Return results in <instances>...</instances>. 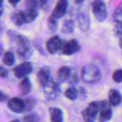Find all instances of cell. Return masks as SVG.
Wrapping results in <instances>:
<instances>
[{"mask_svg":"<svg viewBox=\"0 0 122 122\" xmlns=\"http://www.w3.org/2000/svg\"><path fill=\"white\" fill-rule=\"evenodd\" d=\"M7 35L12 41L16 42L17 45V52L19 56L24 59H27L32 56V49L27 38L12 30L8 31Z\"/></svg>","mask_w":122,"mask_h":122,"instance_id":"1","label":"cell"},{"mask_svg":"<svg viewBox=\"0 0 122 122\" xmlns=\"http://www.w3.org/2000/svg\"><path fill=\"white\" fill-rule=\"evenodd\" d=\"M101 72L94 65H86L81 71V79L88 84H93L101 79Z\"/></svg>","mask_w":122,"mask_h":122,"instance_id":"2","label":"cell"},{"mask_svg":"<svg viewBox=\"0 0 122 122\" xmlns=\"http://www.w3.org/2000/svg\"><path fill=\"white\" fill-rule=\"evenodd\" d=\"M101 109V102H92L82 112L83 120L86 122H93L96 119Z\"/></svg>","mask_w":122,"mask_h":122,"instance_id":"3","label":"cell"},{"mask_svg":"<svg viewBox=\"0 0 122 122\" xmlns=\"http://www.w3.org/2000/svg\"><path fill=\"white\" fill-rule=\"evenodd\" d=\"M92 10L97 21L103 22L106 19L108 16V11L104 1L94 0L92 3Z\"/></svg>","mask_w":122,"mask_h":122,"instance_id":"4","label":"cell"},{"mask_svg":"<svg viewBox=\"0 0 122 122\" xmlns=\"http://www.w3.org/2000/svg\"><path fill=\"white\" fill-rule=\"evenodd\" d=\"M42 87H43L45 95L48 100H54L58 97V96L60 92V88L59 84L55 81L52 78Z\"/></svg>","mask_w":122,"mask_h":122,"instance_id":"5","label":"cell"},{"mask_svg":"<svg viewBox=\"0 0 122 122\" xmlns=\"http://www.w3.org/2000/svg\"><path fill=\"white\" fill-rule=\"evenodd\" d=\"M14 74L17 79H23L32 71V65L30 62H23L14 68Z\"/></svg>","mask_w":122,"mask_h":122,"instance_id":"6","label":"cell"},{"mask_svg":"<svg viewBox=\"0 0 122 122\" xmlns=\"http://www.w3.org/2000/svg\"><path fill=\"white\" fill-rule=\"evenodd\" d=\"M81 49V46L77 40L70 39L65 43H63V45L61 48L62 54L64 55H72L78 52Z\"/></svg>","mask_w":122,"mask_h":122,"instance_id":"7","label":"cell"},{"mask_svg":"<svg viewBox=\"0 0 122 122\" xmlns=\"http://www.w3.org/2000/svg\"><path fill=\"white\" fill-rule=\"evenodd\" d=\"M63 45V41L58 36H55L51 37L46 44V48L47 51L50 54H55L58 51L61 50Z\"/></svg>","mask_w":122,"mask_h":122,"instance_id":"8","label":"cell"},{"mask_svg":"<svg viewBox=\"0 0 122 122\" xmlns=\"http://www.w3.org/2000/svg\"><path fill=\"white\" fill-rule=\"evenodd\" d=\"M8 108L13 112L20 114L24 112L25 106L24 102L19 97H13L8 100L7 103Z\"/></svg>","mask_w":122,"mask_h":122,"instance_id":"9","label":"cell"},{"mask_svg":"<svg viewBox=\"0 0 122 122\" xmlns=\"http://www.w3.org/2000/svg\"><path fill=\"white\" fill-rule=\"evenodd\" d=\"M112 110L110 107V103L107 101L101 102V109L99 120L100 122H107L109 121L112 117Z\"/></svg>","mask_w":122,"mask_h":122,"instance_id":"10","label":"cell"},{"mask_svg":"<svg viewBox=\"0 0 122 122\" xmlns=\"http://www.w3.org/2000/svg\"><path fill=\"white\" fill-rule=\"evenodd\" d=\"M37 77L39 84L42 86H44L51 79V74H50V68L47 66H44L42 68H40L37 72Z\"/></svg>","mask_w":122,"mask_h":122,"instance_id":"11","label":"cell"},{"mask_svg":"<svg viewBox=\"0 0 122 122\" xmlns=\"http://www.w3.org/2000/svg\"><path fill=\"white\" fill-rule=\"evenodd\" d=\"M68 6V2L67 0H59L52 13V15L57 19L62 18L66 13Z\"/></svg>","mask_w":122,"mask_h":122,"instance_id":"12","label":"cell"},{"mask_svg":"<svg viewBox=\"0 0 122 122\" xmlns=\"http://www.w3.org/2000/svg\"><path fill=\"white\" fill-rule=\"evenodd\" d=\"M78 24L80 29L83 31H87L90 28L91 20L88 13H81L78 16Z\"/></svg>","mask_w":122,"mask_h":122,"instance_id":"13","label":"cell"},{"mask_svg":"<svg viewBox=\"0 0 122 122\" xmlns=\"http://www.w3.org/2000/svg\"><path fill=\"white\" fill-rule=\"evenodd\" d=\"M109 102L111 106H119L122 102V96L120 92L114 89H112L109 92Z\"/></svg>","mask_w":122,"mask_h":122,"instance_id":"14","label":"cell"},{"mask_svg":"<svg viewBox=\"0 0 122 122\" xmlns=\"http://www.w3.org/2000/svg\"><path fill=\"white\" fill-rule=\"evenodd\" d=\"M48 0H25V6L28 9H42L47 4Z\"/></svg>","mask_w":122,"mask_h":122,"instance_id":"15","label":"cell"},{"mask_svg":"<svg viewBox=\"0 0 122 122\" xmlns=\"http://www.w3.org/2000/svg\"><path fill=\"white\" fill-rule=\"evenodd\" d=\"M11 20L17 26H20L25 24L23 12L21 10H15L11 14Z\"/></svg>","mask_w":122,"mask_h":122,"instance_id":"16","label":"cell"},{"mask_svg":"<svg viewBox=\"0 0 122 122\" xmlns=\"http://www.w3.org/2000/svg\"><path fill=\"white\" fill-rule=\"evenodd\" d=\"M23 15H24V22L25 24H29L32 22L36 19V18L38 16V13L36 9H28L22 11Z\"/></svg>","mask_w":122,"mask_h":122,"instance_id":"17","label":"cell"},{"mask_svg":"<svg viewBox=\"0 0 122 122\" xmlns=\"http://www.w3.org/2000/svg\"><path fill=\"white\" fill-rule=\"evenodd\" d=\"M50 120L52 122H61L63 120V114L61 109L55 107L50 108Z\"/></svg>","mask_w":122,"mask_h":122,"instance_id":"18","label":"cell"},{"mask_svg":"<svg viewBox=\"0 0 122 122\" xmlns=\"http://www.w3.org/2000/svg\"><path fill=\"white\" fill-rule=\"evenodd\" d=\"M19 89L22 95H27L31 92L32 84L29 79L27 76L24 77L19 84Z\"/></svg>","mask_w":122,"mask_h":122,"instance_id":"19","label":"cell"},{"mask_svg":"<svg viewBox=\"0 0 122 122\" xmlns=\"http://www.w3.org/2000/svg\"><path fill=\"white\" fill-rule=\"evenodd\" d=\"M71 75V70L68 66H62L58 71V79L60 82L68 80Z\"/></svg>","mask_w":122,"mask_h":122,"instance_id":"20","label":"cell"},{"mask_svg":"<svg viewBox=\"0 0 122 122\" xmlns=\"http://www.w3.org/2000/svg\"><path fill=\"white\" fill-rule=\"evenodd\" d=\"M74 29H75L74 21L72 19H67L64 21V23L63 24L61 31H62V33H63L65 34H70L74 31Z\"/></svg>","mask_w":122,"mask_h":122,"instance_id":"21","label":"cell"},{"mask_svg":"<svg viewBox=\"0 0 122 122\" xmlns=\"http://www.w3.org/2000/svg\"><path fill=\"white\" fill-rule=\"evenodd\" d=\"M3 63L8 66H12L14 65L15 62V58L12 52L11 51H6L3 56Z\"/></svg>","mask_w":122,"mask_h":122,"instance_id":"22","label":"cell"},{"mask_svg":"<svg viewBox=\"0 0 122 122\" xmlns=\"http://www.w3.org/2000/svg\"><path fill=\"white\" fill-rule=\"evenodd\" d=\"M64 94H65V97L68 98V99H70L71 101H74L77 99V97L78 96V90L76 89V88H75L74 86H70L65 90Z\"/></svg>","mask_w":122,"mask_h":122,"instance_id":"23","label":"cell"},{"mask_svg":"<svg viewBox=\"0 0 122 122\" xmlns=\"http://www.w3.org/2000/svg\"><path fill=\"white\" fill-rule=\"evenodd\" d=\"M47 26L50 31L52 32L56 31L58 28V22L57 21V18H55L52 15L49 16L47 19Z\"/></svg>","mask_w":122,"mask_h":122,"instance_id":"24","label":"cell"},{"mask_svg":"<svg viewBox=\"0 0 122 122\" xmlns=\"http://www.w3.org/2000/svg\"><path fill=\"white\" fill-rule=\"evenodd\" d=\"M24 106H25V109H24V112H30L32 111L34 107H35V104H36V101L35 99L33 98H26L24 99Z\"/></svg>","mask_w":122,"mask_h":122,"instance_id":"25","label":"cell"},{"mask_svg":"<svg viewBox=\"0 0 122 122\" xmlns=\"http://www.w3.org/2000/svg\"><path fill=\"white\" fill-rule=\"evenodd\" d=\"M114 20L115 21H122V2L116 7L113 15Z\"/></svg>","mask_w":122,"mask_h":122,"instance_id":"26","label":"cell"},{"mask_svg":"<svg viewBox=\"0 0 122 122\" xmlns=\"http://www.w3.org/2000/svg\"><path fill=\"white\" fill-rule=\"evenodd\" d=\"M23 121L27 122H36L40 121L39 116L36 114H30L23 118Z\"/></svg>","mask_w":122,"mask_h":122,"instance_id":"27","label":"cell"},{"mask_svg":"<svg viewBox=\"0 0 122 122\" xmlns=\"http://www.w3.org/2000/svg\"><path fill=\"white\" fill-rule=\"evenodd\" d=\"M115 25L114 28V31L116 36H122V21H115Z\"/></svg>","mask_w":122,"mask_h":122,"instance_id":"28","label":"cell"},{"mask_svg":"<svg viewBox=\"0 0 122 122\" xmlns=\"http://www.w3.org/2000/svg\"><path fill=\"white\" fill-rule=\"evenodd\" d=\"M113 80L116 83L122 82V69H118L115 71L112 76Z\"/></svg>","mask_w":122,"mask_h":122,"instance_id":"29","label":"cell"},{"mask_svg":"<svg viewBox=\"0 0 122 122\" xmlns=\"http://www.w3.org/2000/svg\"><path fill=\"white\" fill-rule=\"evenodd\" d=\"M9 75V71L7 69L0 65V77L2 79H5Z\"/></svg>","mask_w":122,"mask_h":122,"instance_id":"30","label":"cell"},{"mask_svg":"<svg viewBox=\"0 0 122 122\" xmlns=\"http://www.w3.org/2000/svg\"><path fill=\"white\" fill-rule=\"evenodd\" d=\"M69 83H70L71 84H76L78 82V77L77 76V74H74L73 75H70V78L68 79Z\"/></svg>","mask_w":122,"mask_h":122,"instance_id":"31","label":"cell"},{"mask_svg":"<svg viewBox=\"0 0 122 122\" xmlns=\"http://www.w3.org/2000/svg\"><path fill=\"white\" fill-rule=\"evenodd\" d=\"M7 100H9V97L5 94H4L2 92L0 91V102H6Z\"/></svg>","mask_w":122,"mask_h":122,"instance_id":"32","label":"cell"},{"mask_svg":"<svg viewBox=\"0 0 122 122\" xmlns=\"http://www.w3.org/2000/svg\"><path fill=\"white\" fill-rule=\"evenodd\" d=\"M8 1L13 6H16L20 1V0H8Z\"/></svg>","mask_w":122,"mask_h":122,"instance_id":"33","label":"cell"},{"mask_svg":"<svg viewBox=\"0 0 122 122\" xmlns=\"http://www.w3.org/2000/svg\"><path fill=\"white\" fill-rule=\"evenodd\" d=\"M3 51H4L3 46H2V44L0 43V56H1V54H3Z\"/></svg>","mask_w":122,"mask_h":122,"instance_id":"34","label":"cell"},{"mask_svg":"<svg viewBox=\"0 0 122 122\" xmlns=\"http://www.w3.org/2000/svg\"><path fill=\"white\" fill-rule=\"evenodd\" d=\"M76 3H77V4H81V3H82L83 1H84L85 0H73Z\"/></svg>","mask_w":122,"mask_h":122,"instance_id":"35","label":"cell"},{"mask_svg":"<svg viewBox=\"0 0 122 122\" xmlns=\"http://www.w3.org/2000/svg\"><path fill=\"white\" fill-rule=\"evenodd\" d=\"M119 46H120V47L122 49V36L120 38V39H119Z\"/></svg>","mask_w":122,"mask_h":122,"instance_id":"36","label":"cell"},{"mask_svg":"<svg viewBox=\"0 0 122 122\" xmlns=\"http://www.w3.org/2000/svg\"><path fill=\"white\" fill-rule=\"evenodd\" d=\"M2 13H3V9H2V6H0V16L2 15Z\"/></svg>","mask_w":122,"mask_h":122,"instance_id":"37","label":"cell"},{"mask_svg":"<svg viewBox=\"0 0 122 122\" xmlns=\"http://www.w3.org/2000/svg\"><path fill=\"white\" fill-rule=\"evenodd\" d=\"M4 0H0V6H2V3H3Z\"/></svg>","mask_w":122,"mask_h":122,"instance_id":"38","label":"cell"},{"mask_svg":"<svg viewBox=\"0 0 122 122\" xmlns=\"http://www.w3.org/2000/svg\"><path fill=\"white\" fill-rule=\"evenodd\" d=\"M1 26H0V32H1Z\"/></svg>","mask_w":122,"mask_h":122,"instance_id":"39","label":"cell"}]
</instances>
